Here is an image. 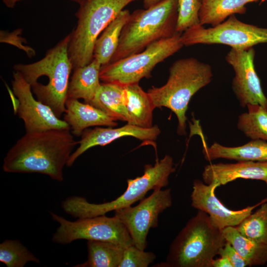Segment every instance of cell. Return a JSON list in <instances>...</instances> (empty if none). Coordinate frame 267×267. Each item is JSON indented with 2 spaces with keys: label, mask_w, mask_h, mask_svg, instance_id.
<instances>
[{
  "label": "cell",
  "mask_w": 267,
  "mask_h": 267,
  "mask_svg": "<svg viewBox=\"0 0 267 267\" xmlns=\"http://www.w3.org/2000/svg\"><path fill=\"white\" fill-rule=\"evenodd\" d=\"M70 130L26 133L7 153L3 170L11 173H39L63 181V168L78 144Z\"/></svg>",
  "instance_id": "cell-1"
},
{
  "label": "cell",
  "mask_w": 267,
  "mask_h": 267,
  "mask_svg": "<svg viewBox=\"0 0 267 267\" xmlns=\"http://www.w3.org/2000/svg\"><path fill=\"white\" fill-rule=\"evenodd\" d=\"M70 33L48 49L41 60L30 64L14 65L31 86L37 99L49 106L60 118L65 112V103L73 70L68 55Z\"/></svg>",
  "instance_id": "cell-2"
},
{
  "label": "cell",
  "mask_w": 267,
  "mask_h": 267,
  "mask_svg": "<svg viewBox=\"0 0 267 267\" xmlns=\"http://www.w3.org/2000/svg\"><path fill=\"white\" fill-rule=\"evenodd\" d=\"M213 72L211 66L194 57L175 61L169 69L166 83L152 87L147 90L156 107H166L176 115L178 120L177 133L186 134V113L192 97L210 84Z\"/></svg>",
  "instance_id": "cell-3"
},
{
  "label": "cell",
  "mask_w": 267,
  "mask_h": 267,
  "mask_svg": "<svg viewBox=\"0 0 267 267\" xmlns=\"http://www.w3.org/2000/svg\"><path fill=\"white\" fill-rule=\"evenodd\" d=\"M178 0H163L148 8L134 10L122 29L110 63L138 53L156 41L178 34Z\"/></svg>",
  "instance_id": "cell-4"
},
{
  "label": "cell",
  "mask_w": 267,
  "mask_h": 267,
  "mask_svg": "<svg viewBox=\"0 0 267 267\" xmlns=\"http://www.w3.org/2000/svg\"><path fill=\"white\" fill-rule=\"evenodd\" d=\"M226 240L222 230L198 210L172 242L164 267H212Z\"/></svg>",
  "instance_id": "cell-5"
},
{
  "label": "cell",
  "mask_w": 267,
  "mask_h": 267,
  "mask_svg": "<svg viewBox=\"0 0 267 267\" xmlns=\"http://www.w3.org/2000/svg\"><path fill=\"white\" fill-rule=\"evenodd\" d=\"M173 158L165 155L153 166H144L143 174L134 179H128L127 188L113 201L101 204L91 203L83 197L72 196L61 203V207L74 218H86L104 215L108 212L131 206L143 199L150 190L162 188L169 184V178L175 171Z\"/></svg>",
  "instance_id": "cell-6"
},
{
  "label": "cell",
  "mask_w": 267,
  "mask_h": 267,
  "mask_svg": "<svg viewBox=\"0 0 267 267\" xmlns=\"http://www.w3.org/2000/svg\"><path fill=\"white\" fill-rule=\"evenodd\" d=\"M136 0H85L76 13V27L70 33L68 55L73 70L93 59L97 38L124 7Z\"/></svg>",
  "instance_id": "cell-7"
},
{
  "label": "cell",
  "mask_w": 267,
  "mask_h": 267,
  "mask_svg": "<svg viewBox=\"0 0 267 267\" xmlns=\"http://www.w3.org/2000/svg\"><path fill=\"white\" fill-rule=\"evenodd\" d=\"M181 35L178 33L156 41L138 53L101 66L100 79L104 83L126 86L138 83L143 78H150L157 64L182 47Z\"/></svg>",
  "instance_id": "cell-8"
},
{
  "label": "cell",
  "mask_w": 267,
  "mask_h": 267,
  "mask_svg": "<svg viewBox=\"0 0 267 267\" xmlns=\"http://www.w3.org/2000/svg\"><path fill=\"white\" fill-rule=\"evenodd\" d=\"M50 214L59 224L52 237L54 243L64 245L86 239L111 243L124 248L133 244L127 229L115 216L104 215L70 221L55 213Z\"/></svg>",
  "instance_id": "cell-9"
},
{
  "label": "cell",
  "mask_w": 267,
  "mask_h": 267,
  "mask_svg": "<svg viewBox=\"0 0 267 267\" xmlns=\"http://www.w3.org/2000/svg\"><path fill=\"white\" fill-rule=\"evenodd\" d=\"M183 45L222 44L231 48L245 49L261 44H267V28L247 24L232 15L218 25L206 28L198 24L181 35Z\"/></svg>",
  "instance_id": "cell-10"
},
{
  "label": "cell",
  "mask_w": 267,
  "mask_h": 267,
  "mask_svg": "<svg viewBox=\"0 0 267 267\" xmlns=\"http://www.w3.org/2000/svg\"><path fill=\"white\" fill-rule=\"evenodd\" d=\"M172 204L171 189L162 190V188H157L137 205L117 210L114 211V216L127 229L133 244L144 250L149 230L158 226L159 215Z\"/></svg>",
  "instance_id": "cell-11"
},
{
  "label": "cell",
  "mask_w": 267,
  "mask_h": 267,
  "mask_svg": "<svg viewBox=\"0 0 267 267\" xmlns=\"http://www.w3.org/2000/svg\"><path fill=\"white\" fill-rule=\"evenodd\" d=\"M11 84L12 90L18 100L15 114H17L24 122L26 133L70 129L49 106L34 97L31 86L19 72H13Z\"/></svg>",
  "instance_id": "cell-12"
},
{
  "label": "cell",
  "mask_w": 267,
  "mask_h": 267,
  "mask_svg": "<svg viewBox=\"0 0 267 267\" xmlns=\"http://www.w3.org/2000/svg\"><path fill=\"white\" fill-rule=\"evenodd\" d=\"M255 56L253 47L245 49L231 48L225 59L235 72L231 86L240 106L259 104L267 109V97L255 68Z\"/></svg>",
  "instance_id": "cell-13"
},
{
  "label": "cell",
  "mask_w": 267,
  "mask_h": 267,
  "mask_svg": "<svg viewBox=\"0 0 267 267\" xmlns=\"http://www.w3.org/2000/svg\"><path fill=\"white\" fill-rule=\"evenodd\" d=\"M219 186L216 183L205 184L199 179L194 180L191 195V205L206 213L213 223L221 230L228 226H236L252 213L256 205L237 211L229 209L215 196V189Z\"/></svg>",
  "instance_id": "cell-14"
},
{
  "label": "cell",
  "mask_w": 267,
  "mask_h": 267,
  "mask_svg": "<svg viewBox=\"0 0 267 267\" xmlns=\"http://www.w3.org/2000/svg\"><path fill=\"white\" fill-rule=\"evenodd\" d=\"M160 132L157 125L144 128L129 124L118 128L95 127L93 129H86L81 135V139L78 142L79 146L70 155L66 166H72L80 155L92 147L104 146L126 136H133L141 140L154 141Z\"/></svg>",
  "instance_id": "cell-15"
},
{
  "label": "cell",
  "mask_w": 267,
  "mask_h": 267,
  "mask_svg": "<svg viewBox=\"0 0 267 267\" xmlns=\"http://www.w3.org/2000/svg\"><path fill=\"white\" fill-rule=\"evenodd\" d=\"M206 184L220 186L238 178L267 180V162L240 161L236 163L212 164L206 166L202 174Z\"/></svg>",
  "instance_id": "cell-16"
},
{
  "label": "cell",
  "mask_w": 267,
  "mask_h": 267,
  "mask_svg": "<svg viewBox=\"0 0 267 267\" xmlns=\"http://www.w3.org/2000/svg\"><path fill=\"white\" fill-rule=\"evenodd\" d=\"M64 120L68 124L73 134L81 136L88 128L93 126L114 127L116 121L100 109L78 99L67 98Z\"/></svg>",
  "instance_id": "cell-17"
},
{
  "label": "cell",
  "mask_w": 267,
  "mask_h": 267,
  "mask_svg": "<svg viewBox=\"0 0 267 267\" xmlns=\"http://www.w3.org/2000/svg\"><path fill=\"white\" fill-rule=\"evenodd\" d=\"M124 100L127 124L144 128L153 126V111L155 107L147 92L138 83L125 86Z\"/></svg>",
  "instance_id": "cell-18"
},
{
  "label": "cell",
  "mask_w": 267,
  "mask_h": 267,
  "mask_svg": "<svg viewBox=\"0 0 267 267\" xmlns=\"http://www.w3.org/2000/svg\"><path fill=\"white\" fill-rule=\"evenodd\" d=\"M203 153L209 161L219 158L237 161L267 162V141L252 139L248 143L236 147H226L217 142L210 147L204 144Z\"/></svg>",
  "instance_id": "cell-19"
},
{
  "label": "cell",
  "mask_w": 267,
  "mask_h": 267,
  "mask_svg": "<svg viewBox=\"0 0 267 267\" xmlns=\"http://www.w3.org/2000/svg\"><path fill=\"white\" fill-rule=\"evenodd\" d=\"M101 67V64L93 58L89 64L73 70L68 86L67 99L82 98L85 102L89 103L100 87Z\"/></svg>",
  "instance_id": "cell-20"
},
{
  "label": "cell",
  "mask_w": 267,
  "mask_h": 267,
  "mask_svg": "<svg viewBox=\"0 0 267 267\" xmlns=\"http://www.w3.org/2000/svg\"><path fill=\"white\" fill-rule=\"evenodd\" d=\"M130 14L128 10H123L96 39L93 57L101 66L110 63L118 47L122 29Z\"/></svg>",
  "instance_id": "cell-21"
},
{
  "label": "cell",
  "mask_w": 267,
  "mask_h": 267,
  "mask_svg": "<svg viewBox=\"0 0 267 267\" xmlns=\"http://www.w3.org/2000/svg\"><path fill=\"white\" fill-rule=\"evenodd\" d=\"M259 0H203L199 11L200 24L214 27L232 15L246 13V4Z\"/></svg>",
  "instance_id": "cell-22"
},
{
  "label": "cell",
  "mask_w": 267,
  "mask_h": 267,
  "mask_svg": "<svg viewBox=\"0 0 267 267\" xmlns=\"http://www.w3.org/2000/svg\"><path fill=\"white\" fill-rule=\"evenodd\" d=\"M124 87L113 83H102L93 99L89 104L105 112L115 120L127 121Z\"/></svg>",
  "instance_id": "cell-23"
},
{
  "label": "cell",
  "mask_w": 267,
  "mask_h": 267,
  "mask_svg": "<svg viewBox=\"0 0 267 267\" xmlns=\"http://www.w3.org/2000/svg\"><path fill=\"white\" fill-rule=\"evenodd\" d=\"M226 241L229 242L245 262L247 266H263L267 263V245L248 238L236 226L222 230Z\"/></svg>",
  "instance_id": "cell-24"
},
{
  "label": "cell",
  "mask_w": 267,
  "mask_h": 267,
  "mask_svg": "<svg viewBox=\"0 0 267 267\" xmlns=\"http://www.w3.org/2000/svg\"><path fill=\"white\" fill-rule=\"evenodd\" d=\"M88 259L75 267H119L124 248L111 243L88 240Z\"/></svg>",
  "instance_id": "cell-25"
},
{
  "label": "cell",
  "mask_w": 267,
  "mask_h": 267,
  "mask_svg": "<svg viewBox=\"0 0 267 267\" xmlns=\"http://www.w3.org/2000/svg\"><path fill=\"white\" fill-rule=\"evenodd\" d=\"M240 114L237 127L247 137L267 141V109L259 104H249Z\"/></svg>",
  "instance_id": "cell-26"
},
{
  "label": "cell",
  "mask_w": 267,
  "mask_h": 267,
  "mask_svg": "<svg viewBox=\"0 0 267 267\" xmlns=\"http://www.w3.org/2000/svg\"><path fill=\"white\" fill-rule=\"evenodd\" d=\"M236 227L245 237L267 245V203H263Z\"/></svg>",
  "instance_id": "cell-27"
},
{
  "label": "cell",
  "mask_w": 267,
  "mask_h": 267,
  "mask_svg": "<svg viewBox=\"0 0 267 267\" xmlns=\"http://www.w3.org/2000/svg\"><path fill=\"white\" fill-rule=\"evenodd\" d=\"M0 262L7 267H23L28 262L40 260L17 240H6L0 244Z\"/></svg>",
  "instance_id": "cell-28"
},
{
  "label": "cell",
  "mask_w": 267,
  "mask_h": 267,
  "mask_svg": "<svg viewBox=\"0 0 267 267\" xmlns=\"http://www.w3.org/2000/svg\"><path fill=\"white\" fill-rule=\"evenodd\" d=\"M200 0H178L177 31L182 34L188 29L200 24Z\"/></svg>",
  "instance_id": "cell-29"
},
{
  "label": "cell",
  "mask_w": 267,
  "mask_h": 267,
  "mask_svg": "<svg viewBox=\"0 0 267 267\" xmlns=\"http://www.w3.org/2000/svg\"><path fill=\"white\" fill-rule=\"evenodd\" d=\"M155 258L153 253L146 252L132 244L124 248L119 267H147Z\"/></svg>",
  "instance_id": "cell-30"
},
{
  "label": "cell",
  "mask_w": 267,
  "mask_h": 267,
  "mask_svg": "<svg viewBox=\"0 0 267 267\" xmlns=\"http://www.w3.org/2000/svg\"><path fill=\"white\" fill-rule=\"evenodd\" d=\"M22 31V29H16L10 33L1 30L0 41L1 43L12 44L23 50L29 57L31 58L35 55L36 52L31 47L24 45V44L27 42L25 39L20 36Z\"/></svg>",
  "instance_id": "cell-31"
},
{
  "label": "cell",
  "mask_w": 267,
  "mask_h": 267,
  "mask_svg": "<svg viewBox=\"0 0 267 267\" xmlns=\"http://www.w3.org/2000/svg\"><path fill=\"white\" fill-rule=\"evenodd\" d=\"M221 257H226L230 262L233 267H245L247 265L242 258L234 247L226 241L223 247L220 249L219 254Z\"/></svg>",
  "instance_id": "cell-32"
},
{
  "label": "cell",
  "mask_w": 267,
  "mask_h": 267,
  "mask_svg": "<svg viewBox=\"0 0 267 267\" xmlns=\"http://www.w3.org/2000/svg\"><path fill=\"white\" fill-rule=\"evenodd\" d=\"M212 267H233V266L226 257H221L213 260Z\"/></svg>",
  "instance_id": "cell-33"
},
{
  "label": "cell",
  "mask_w": 267,
  "mask_h": 267,
  "mask_svg": "<svg viewBox=\"0 0 267 267\" xmlns=\"http://www.w3.org/2000/svg\"><path fill=\"white\" fill-rule=\"evenodd\" d=\"M163 0H143V6L145 9L148 8Z\"/></svg>",
  "instance_id": "cell-34"
},
{
  "label": "cell",
  "mask_w": 267,
  "mask_h": 267,
  "mask_svg": "<svg viewBox=\"0 0 267 267\" xmlns=\"http://www.w3.org/2000/svg\"><path fill=\"white\" fill-rule=\"evenodd\" d=\"M2 1L6 7L10 8H13L17 2V0H2Z\"/></svg>",
  "instance_id": "cell-35"
},
{
  "label": "cell",
  "mask_w": 267,
  "mask_h": 267,
  "mask_svg": "<svg viewBox=\"0 0 267 267\" xmlns=\"http://www.w3.org/2000/svg\"><path fill=\"white\" fill-rule=\"evenodd\" d=\"M21 0H17V2H18V1H21ZM72 0V1H75V2H76L78 3L79 4H80L82 3L85 0Z\"/></svg>",
  "instance_id": "cell-36"
},
{
  "label": "cell",
  "mask_w": 267,
  "mask_h": 267,
  "mask_svg": "<svg viewBox=\"0 0 267 267\" xmlns=\"http://www.w3.org/2000/svg\"><path fill=\"white\" fill-rule=\"evenodd\" d=\"M266 0H261V2H264V1H266Z\"/></svg>",
  "instance_id": "cell-37"
},
{
  "label": "cell",
  "mask_w": 267,
  "mask_h": 267,
  "mask_svg": "<svg viewBox=\"0 0 267 267\" xmlns=\"http://www.w3.org/2000/svg\"><path fill=\"white\" fill-rule=\"evenodd\" d=\"M266 184H267V180L266 181Z\"/></svg>",
  "instance_id": "cell-38"
},
{
  "label": "cell",
  "mask_w": 267,
  "mask_h": 267,
  "mask_svg": "<svg viewBox=\"0 0 267 267\" xmlns=\"http://www.w3.org/2000/svg\"><path fill=\"white\" fill-rule=\"evenodd\" d=\"M201 1H202L203 0H200Z\"/></svg>",
  "instance_id": "cell-39"
}]
</instances>
